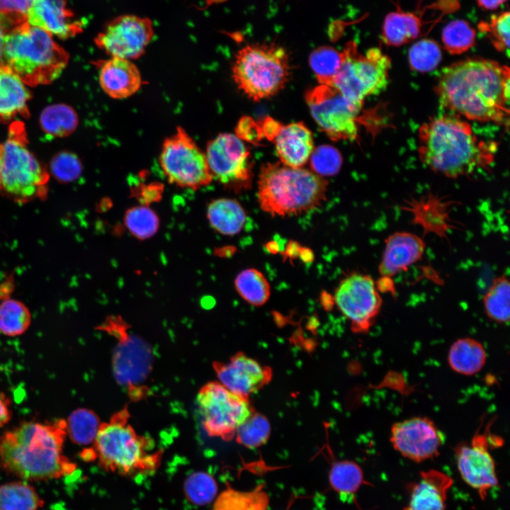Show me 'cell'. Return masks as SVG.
Masks as SVG:
<instances>
[{
  "mask_svg": "<svg viewBox=\"0 0 510 510\" xmlns=\"http://www.w3.org/2000/svg\"><path fill=\"white\" fill-rule=\"evenodd\" d=\"M450 205L444 198L429 194L407 201L402 209L412 213V221L421 226L424 232L446 237L453 227L449 215Z\"/></svg>",
  "mask_w": 510,
  "mask_h": 510,
  "instance_id": "obj_24",
  "label": "cell"
},
{
  "mask_svg": "<svg viewBox=\"0 0 510 510\" xmlns=\"http://www.w3.org/2000/svg\"><path fill=\"white\" fill-rule=\"evenodd\" d=\"M159 162L169 181L177 186L196 190L213 180L205 152L181 127L164 140Z\"/></svg>",
  "mask_w": 510,
  "mask_h": 510,
  "instance_id": "obj_11",
  "label": "cell"
},
{
  "mask_svg": "<svg viewBox=\"0 0 510 510\" xmlns=\"http://www.w3.org/2000/svg\"><path fill=\"white\" fill-rule=\"evenodd\" d=\"M213 368L221 383L238 395L249 397L266 385L272 378V370L242 352L227 362H215Z\"/></svg>",
  "mask_w": 510,
  "mask_h": 510,
  "instance_id": "obj_19",
  "label": "cell"
},
{
  "mask_svg": "<svg viewBox=\"0 0 510 510\" xmlns=\"http://www.w3.org/2000/svg\"><path fill=\"white\" fill-rule=\"evenodd\" d=\"M390 440L402 456L419 463L439 454L445 436L431 419L414 416L393 424Z\"/></svg>",
  "mask_w": 510,
  "mask_h": 510,
  "instance_id": "obj_17",
  "label": "cell"
},
{
  "mask_svg": "<svg viewBox=\"0 0 510 510\" xmlns=\"http://www.w3.org/2000/svg\"><path fill=\"white\" fill-rule=\"evenodd\" d=\"M64 419L52 424L24 422L0 436V466L21 480L57 479L74 470L63 454Z\"/></svg>",
  "mask_w": 510,
  "mask_h": 510,
  "instance_id": "obj_3",
  "label": "cell"
},
{
  "mask_svg": "<svg viewBox=\"0 0 510 510\" xmlns=\"http://www.w3.org/2000/svg\"><path fill=\"white\" fill-rule=\"evenodd\" d=\"M309 160L312 171L322 177L336 174L342 165L340 152L329 145L314 149Z\"/></svg>",
  "mask_w": 510,
  "mask_h": 510,
  "instance_id": "obj_45",
  "label": "cell"
},
{
  "mask_svg": "<svg viewBox=\"0 0 510 510\" xmlns=\"http://www.w3.org/2000/svg\"><path fill=\"white\" fill-rule=\"evenodd\" d=\"M327 181L312 171L266 163L260 170L257 197L262 210L272 216L299 215L326 200Z\"/></svg>",
  "mask_w": 510,
  "mask_h": 510,
  "instance_id": "obj_4",
  "label": "cell"
},
{
  "mask_svg": "<svg viewBox=\"0 0 510 510\" xmlns=\"http://www.w3.org/2000/svg\"><path fill=\"white\" fill-rule=\"evenodd\" d=\"M271 427L268 419L263 414L254 412L237 430V441L248 448H256L268 439Z\"/></svg>",
  "mask_w": 510,
  "mask_h": 510,
  "instance_id": "obj_41",
  "label": "cell"
},
{
  "mask_svg": "<svg viewBox=\"0 0 510 510\" xmlns=\"http://www.w3.org/2000/svg\"><path fill=\"white\" fill-rule=\"evenodd\" d=\"M0 188H1V171H0Z\"/></svg>",
  "mask_w": 510,
  "mask_h": 510,
  "instance_id": "obj_52",
  "label": "cell"
},
{
  "mask_svg": "<svg viewBox=\"0 0 510 510\" xmlns=\"http://www.w3.org/2000/svg\"><path fill=\"white\" fill-rule=\"evenodd\" d=\"M98 78L103 91L115 99L132 96L142 85L137 67L131 60L121 58L109 57L100 62Z\"/></svg>",
  "mask_w": 510,
  "mask_h": 510,
  "instance_id": "obj_22",
  "label": "cell"
},
{
  "mask_svg": "<svg viewBox=\"0 0 510 510\" xmlns=\"http://www.w3.org/2000/svg\"><path fill=\"white\" fill-rule=\"evenodd\" d=\"M205 152L213 179L234 191L249 186L252 164L250 152L241 138L222 133L208 143Z\"/></svg>",
  "mask_w": 510,
  "mask_h": 510,
  "instance_id": "obj_15",
  "label": "cell"
},
{
  "mask_svg": "<svg viewBox=\"0 0 510 510\" xmlns=\"http://www.w3.org/2000/svg\"><path fill=\"white\" fill-rule=\"evenodd\" d=\"M44 505L34 487L24 481L0 485V510H39Z\"/></svg>",
  "mask_w": 510,
  "mask_h": 510,
  "instance_id": "obj_31",
  "label": "cell"
},
{
  "mask_svg": "<svg viewBox=\"0 0 510 510\" xmlns=\"http://www.w3.org/2000/svg\"><path fill=\"white\" fill-rule=\"evenodd\" d=\"M509 68L481 57L445 67L435 91L446 109L468 120L509 125Z\"/></svg>",
  "mask_w": 510,
  "mask_h": 510,
  "instance_id": "obj_1",
  "label": "cell"
},
{
  "mask_svg": "<svg viewBox=\"0 0 510 510\" xmlns=\"http://www.w3.org/2000/svg\"><path fill=\"white\" fill-rule=\"evenodd\" d=\"M422 22L412 12L397 10L385 18L382 38L389 46H400L417 38L421 32Z\"/></svg>",
  "mask_w": 510,
  "mask_h": 510,
  "instance_id": "obj_29",
  "label": "cell"
},
{
  "mask_svg": "<svg viewBox=\"0 0 510 510\" xmlns=\"http://www.w3.org/2000/svg\"><path fill=\"white\" fill-rule=\"evenodd\" d=\"M66 424L67 434L73 442L80 445L94 443L101 425L98 416L84 408L72 412Z\"/></svg>",
  "mask_w": 510,
  "mask_h": 510,
  "instance_id": "obj_36",
  "label": "cell"
},
{
  "mask_svg": "<svg viewBox=\"0 0 510 510\" xmlns=\"http://www.w3.org/2000/svg\"><path fill=\"white\" fill-rule=\"evenodd\" d=\"M154 36V25L147 17L116 16L105 24L95 42L110 57L133 60L140 57Z\"/></svg>",
  "mask_w": 510,
  "mask_h": 510,
  "instance_id": "obj_16",
  "label": "cell"
},
{
  "mask_svg": "<svg viewBox=\"0 0 510 510\" xmlns=\"http://www.w3.org/2000/svg\"><path fill=\"white\" fill-rule=\"evenodd\" d=\"M509 296L510 285L506 276L496 277L482 298L484 312L489 319L498 324L509 323Z\"/></svg>",
  "mask_w": 510,
  "mask_h": 510,
  "instance_id": "obj_32",
  "label": "cell"
},
{
  "mask_svg": "<svg viewBox=\"0 0 510 510\" xmlns=\"http://www.w3.org/2000/svg\"><path fill=\"white\" fill-rule=\"evenodd\" d=\"M457 466L463 480L484 499L487 492L498 484L495 464L489 453L487 431H479L470 444H460L455 448Z\"/></svg>",
  "mask_w": 510,
  "mask_h": 510,
  "instance_id": "obj_18",
  "label": "cell"
},
{
  "mask_svg": "<svg viewBox=\"0 0 510 510\" xmlns=\"http://www.w3.org/2000/svg\"><path fill=\"white\" fill-rule=\"evenodd\" d=\"M268 504L262 484L250 491L228 487L216 497L212 510H268Z\"/></svg>",
  "mask_w": 510,
  "mask_h": 510,
  "instance_id": "obj_30",
  "label": "cell"
},
{
  "mask_svg": "<svg viewBox=\"0 0 510 510\" xmlns=\"http://www.w3.org/2000/svg\"><path fill=\"white\" fill-rule=\"evenodd\" d=\"M334 300L355 333H366L370 330L383 302L376 281L361 273H353L342 279L335 290Z\"/></svg>",
  "mask_w": 510,
  "mask_h": 510,
  "instance_id": "obj_14",
  "label": "cell"
},
{
  "mask_svg": "<svg viewBox=\"0 0 510 510\" xmlns=\"http://www.w3.org/2000/svg\"><path fill=\"white\" fill-rule=\"evenodd\" d=\"M68 55L45 30L28 23L5 34L3 64L29 86L48 84L59 77Z\"/></svg>",
  "mask_w": 510,
  "mask_h": 510,
  "instance_id": "obj_6",
  "label": "cell"
},
{
  "mask_svg": "<svg viewBox=\"0 0 510 510\" xmlns=\"http://www.w3.org/2000/svg\"><path fill=\"white\" fill-rule=\"evenodd\" d=\"M332 488L341 496L355 494L363 482V473L355 462L344 460L334 463L329 473Z\"/></svg>",
  "mask_w": 510,
  "mask_h": 510,
  "instance_id": "obj_35",
  "label": "cell"
},
{
  "mask_svg": "<svg viewBox=\"0 0 510 510\" xmlns=\"http://www.w3.org/2000/svg\"><path fill=\"white\" fill-rule=\"evenodd\" d=\"M312 252L309 249L302 250V252L300 254L301 257L302 258L305 256L304 261H308L310 260L312 258Z\"/></svg>",
  "mask_w": 510,
  "mask_h": 510,
  "instance_id": "obj_51",
  "label": "cell"
},
{
  "mask_svg": "<svg viewBox=\"0 0 510 510\" xmlns=\"http://www.w3.org/2000/svg\"><path fill=\"white\" fill-rule=\"evenodd\" d=\"M50 171L59 181L72 182L81 176L82 165L76 154L62 152L52 158L50 162Z\"/></svg>",
  "mask_w": 510,
  "mask_h": 510,
  "instance_id": "obj_47",
  "label": "cell"
},
{
  "mask_svg": "<svg viewBox=\"0 0 510 510\" xmlns=\"http://www.w3.org/2000/svg\"><path fill=\"white\" fill-rule=\"evenodd\" d=\"M124 223L133 237L144 240L152 237L157 232L159 218L149 207L137 205L125 212Z\"/></svg>",
  "mask_w": 510,
  "mask_h": 510,
  "instance_id": "obj_40",
  "label": "cell"
},
{
  "mask_svg": "<svg viewBox=\"0 0 510 510\" xmlns=\"http://www.w3.org/2000/svg\"><path fill=\"white\" fill-rule=\"evenodd\" d=\"M487 353L479 341L470 338H460L450 346L448 362L455 373L471 376L478 373L484 366Z\"/></svg>",
  "mask_w": 510,
  "mask_h": 510,
  "instance_id": "obj_27",
  "label": "cell"
},
{
  "mask_svg": "<svg viewBox=\"0 0 510 510\" xmlns=\"http://www.w3.org/2000/svg\"><path fill=\"white\" fill-rule=\"evenodd\" d=\"M239 295L254 306H262L269 299L271 287L264 275L256 268L241 271L234 280Z\"/></svg>",
  "mask_w": 510,
  "mask_h": 510,
  "instance_id": "obj_34",
  "label": "cell"
},
{
  "mask_svg": "<svg viewBox=\"0 0 510 510\" xmlns=\"http://www.w3.org/2000/svg\"><path fill=\"white\" fill-rule=\"evenodd\" d=\"M217 484L210 474L199 471L190 475L184 483L187 499L196 505H206L217 497Z\"/></svg>",
  "mask_w": 510,
  "mask_h": 510,
  "instance_id": "obj_43",
  "label": "cell"
},
{
  "mask_svg": "<svg viewBox=\"0 0 510 510\" xmlns=\"http://www.w3.org/2000/svg\"><path fill=\"white\" fill-rule=\"evenodd\" d=\"M417 149L421 162L431 170L455 178L488 168L497 146L478 138L467 121L441 115L420 126Z\"/></svg>",
  "mask_w": 510,
  "mask_h": 510,
  "instance_id": "obj_2",
  "label": "cell"
},
{
  "mask_svg": "<svg viewBox=\"0 0 510 510\" xmlns=\"http://www.w3.org/2000/svg\"><path fill=\"white\" fill-rule=\"evenodd\" d=\"M452 484L451 477L441 471L422 472L404 510H446L447 493Z\"/></svg>",
  "mask_w": 510,
  "mask_h": 510,
  "instance_id": "obj_25",
  "label": "cell"
},
{
  "mask_svg": "<svg viewBox=\"0 0 510 510\" xmlns=\"http://www.w3.org/2000/svg\"><path fill=\"white\" fill-rule=\"evenodd\" d=\"M426 243L419 235L400 231L390 234L378 266L380 278L392 279L420 261L425 252Z\"/></svg>",
  "mask_w": 510,
  "mask_h": 510,
  "instance_id": "obj_20",
  "label": "cell"
},
{
  "mask_svg": "<svg viewBox=\"0 0 510 510\" xmlns=\"http://www.w3.org/2000/svg\"><path fill=\"white\" fill-rule=\"evenodd\" d=\"M311 115L319 127L333 140H353L358 134V105L334 86L322 85L306 94Z\"/></svg>",
  "mask_w": 510,
  "mask_h": 510,
  "instance_id": "obj_13",
  "label": "cell"
},
{
  "mask_svg": "<svg viewBox=\"0 0 510 510\" xmlns=\"http://www.w3.org/2000/svg\"><path fill=\"white\" fill-rule=\"evenodd\" d=\"M101 329L117 339L112 361L115 380L125 387L131 400H142L147 395L145 382L152 368L150 346L142 339L130 334L120 318H108Z\"/></svg>",
  "mask_w": 510,
  "mask_h": 510,
  "instance_id": "obj_10",
  "label": "cell"
},
{
  "mask_svg": "<svg viewBox=\"0 0 510 510\" xmlns=\"http://www.w3.org/2000/svg\"><path fill=\"white\" fill-rule=\"evenodd\" d=\"M33 0H0V26L6 34L27 23Z\"/></svg>",
  "mask_w": 510,
  "mask_h": 510,
  "instance_id": "obj_46",
  "label": "cell"
},
{
  "mask_svg": "<svg viewBox=\"0 0 510 510\" xmlns=\"http://www.w3.org/2000/svg\"><path fill=\"white\" fill-rule=\"evenodd\" d=\"M21 123L11 127L8 136L0 144L1 188L17 202L43 198L49 174L26 144Z\"/></svg>",
  "mask_w": 510,
  "mask_h": 510,
  "instance_id": "obj_8",
  "label": "cell"
},
{
  "mask_svg": "<svg viewBox=\"0 0 510 510\" xmlns=\"http://www.w3.org/2000/svg\"><path fill=\"white\" fill-rule=\"evenodd\" d=\"M441 38L447 52L451 55H460L475 45L476 31L467 21L454 20L443 28Z\"/></svg>",
  "mask_w": 510,
  "mask_h": 510,
  "instance_id": "obj_39",
  "label": "cell"
},
{
  "mask_svg": "<svg viewBox=\"0 0 510 510\" xmlns=\"http://www.w3.org/2000/svg\"><path fill=\"white\" fill-rule=\"evenodd\" d=\"M274 139L280 162L290 167H302L314 149L312 133L301 122L281 125Z\"/></svg>",
  "mask_w": 510,
  "mask_h": 510,
  "instance_id": "obj_23",
  "label": "cell"
},
{
  "mask_svg": "<svg viewBox=\"0 0 510 510\" xmlns=\"http://www.w3.org/2000/svg\"><path fill=\"white\" fill-rule=\"evenodd\" d=\"M9 402L6 396L0 392V427L6 424L11 419V412L8 407Z\"/></svg>",
  "mask_w": 510,
  "mask_h": 510,
  "instance_id": "obj_48",
  "label": "cell"
},
{
  "mask_svg": "<svg viewBox=\"0 0 510 510\" xmlns=\"http://www.w3.org/2000/svg\"><path fill=\"white\" fill-rule=\"evenodd\" d=\"M205 432L212 437L232 440L238 428L254 412L248 397L227 390L219 382H210L197 397Z\"/></svg>",
  "mask_w": 510,
  "mask_h": 510,
  "instance_id": "obj_12",
  "label": "cell"
},
{
  "mask_svg": "<svg viewBox=\"0 0 510 510\" xmlns=\"http://www.w3.org/2000/svg\"><path fill=\"white\" fill-rule=\"evenodd\" d=\"M342 60L341 52L330 46H321L314 50L309 63L319 84L332 86Z\"/></svg>",
  "mask_w": 510,
  "mask_h": 510,
  "instance_id": "obj_38",
  "label": "cell"
},
{
  "mask_svg": "<svg viewBox=\"0 0 510 510\" xmlns=\"http://www.w3.org/2000/svg\"><path fill=\"white\" fill-rule=\"evenodd\" d=\"M26 21L30 26L62 38L72 37L83 28L82 23L67 8L65 0H33Z\"/></svg>",
  "mask_w": 510,
  "mask_h": 510,
  "instance_id": "obj_21",
  "label": "cell"
},
{
  "mask_svg": "<svg viewBox=\"0 0 510 510\" xmlns=\"http://www.w3.org/2000/svg\"><path fill=\"white\" fill-rule=\"evenodd\" d=\"M477 5L484 10H495L507 0H476Z\"/></svg>",
  "mask_w": 510,
  "mask_h": 510,
  "instance_id": "obj_49",
  "label": "cell"
},
{
  "mask_svg": "<svg viewBox=\"0 0 510 510\" xmlns=\"http://www.w3.org/2000/svg\"><path fill=\"white\" fill-rule=\"evenodd\" d=\"M290 74L288 51L273 42L254 43L241 48L232 65V77L249 98L259 101L274 96Z\"/></svg>",
  "mask_w": 510,
  "mask_h": 510,
  "instance_id": "obj_7",
  "label": "cell"
},
{
  "mask_svg": "<svg viewBox=\"0 0 510 510\" xmlns=\"http://www.w3.org/2000/svg\"><path fill=\"white\" fill-rule=\"evenodd\" d=\"M30 98L26 84L11 69L0 66V122L28 114Z\"/></svg>",
  "mask_w": 510,
  "mask_h": 510,
  "instance_id": "obj_26",
  "label": "cell"
},
{
  "mask_svg": "<svg viewBox=\"0 0 510 510\" xmlns=\"http://www.w3.org/2000/svg\"><path fill=\"white\" fill-rule=\"evenodd\" d=\"M441 60L442 52L439 45L431 39L417 41L410 47L408 53L410 68L421 73L434 70Z\"/></svg>",
  "mask_w": 510,
  "mask_h": 510,
  "instance_id": "obj_42",
  "label": "cell"
},
{
  "mask_svg": "<svg viewBox=\"0 0 510 510\" xmlns=\"http://www.w3.org/2000/svg\"><path fill=\"white\" fill-rule=\"evenodd\" d=\"M31 320L30 313L21 302L6 298L0 303V332L7 336L24 333Z\"/></svg>",
  "mask_w": 510,
  "mask_h": 510,
  "instance_id": "obj_37",
  "label": "cell"
},
{
  "mask_svg": "<svg viewBox=\"0 0 510 510\" xmlns=\"http://www.w3.org/2000/svg\"><path fill=\"white\" fill-rule=\"evenodd\" d=\"M207 217L210 226L225 235L240 232L246 223V215L236 200L218 198L210 202L207 208Z\"/></svg>",
  "mask_w": 510,
  "mask_h": 510,
  "instance_id": "obj_28",
  "label": "cell"
},
{
  "mask_svg": "<svg viewBox=\"0 0 510 510\" xmlns=\"http://www.w3.org/2000/svg\"><path fill=\"white\" fill-rule=\"evenodd\" d=\"M341 55V64L332 86L363 106L367 96L380 93L387 86L391 60L378 47L362 55L354 41L346 45Z\"/></svg>",
  "mask_w": 510,
  "mask_h": 510,
  "instance_id": "obj_9",
  "label": "cell"
},
{
  "mask_svg": "<svg viewBox=\"0 0 510 510\" xmlns=\"http://www.w3.org/2000/svg\"><path fill=\"white\" fill-rule=\"evenodd\" d=\"M40 124L43 132L50 137H64L71 134L78 125L74 110L65 104H54L41 113Z\"/></svg>",
  "mask_w": 510,
  "mask_h": 510,
  "instance_id": "obj_33",
  "label": "cell"
},
{
  "mask_svg": "<svg viewBox=\"0 0 510 510\" xmlns=\"http://www.w3.org/2000/svg\"><path fill=\"white\" fill-rule=\"evenodd\" d=\"M510 13L509 11L493 15L487 21L478 24V30L485 35L499 52L509 56L510 35Z\"/></svg>",
  "mask_w": 510,
  "mask_h": 510,
  "instance_id": "obj_44",
  "label": "cell"
},
{
  "mask_svg": "<svg viewBox=\"0 0 510 510\" xmlns=\"http://www.w3.org/2000/svg\"><path fill=\"white\" fill-rule=\"evenodd\" d=\"M5 33L0 26V66L3 64V50Z\"/></svg>",
  "mask_w": 510,
  "mask_h": 510,
  "instance_id": "obj_50",
  "label": "cell"
},
{
  "mask_svg": "<svg viewBox=\"0 0 510 510\" xmlns=\"http://www.w3.org/2000/svg\"><path fill=\"white\" fill-rule=\"evenodd\" d=\"M129 418L125 407L101 423L94 453L107 471L129 477L152 475L159 467L162 453L152 451V442L137 434Z\"/></svg>",
  "mask_w": 510,
  "mask_h": 510,
  "instance_id": "obj_5",
  "label": "cell"
}]
</instances>
